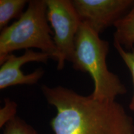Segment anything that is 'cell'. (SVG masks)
I'll list each match as a JSON object with an SVG mask.
<instances>
[{"instance_id":"cell-1","label":"cell","mask_w":134,"mask_h":134,"mask_svg":"<svg viewBox=\"0 0 134 134\" xmlns=\"http://www.w3.org/2000/svg\"><path fill=\"white\" fill-rule=\"evenodd\" d=\"M57 110L50 122L55 134H134V120L115 100L85 96L63 86H42Z\"/></svg>"},{"instance_id":"cell-2","label":"cell","mask_w":134,"mask_h":134,"mask_svg":"<svg viewBox=\"0 0 134 134\" xmlns=\"http://www.w3.org/2000/svg\"><path fill=\"white\" fill-rule=\"evenodd\" d=\"M109 43L82 23L75 37V54L72 63L75 70L87 72L94 88L90 96L99 100H115L127 93L126 87L118 76L108 69L106 57Z\"/></svg>"},{"instance_id":"cell-3","label":"cell","mask_w":134,"mask_h":134,"mask_svg":"<svg viewBox=\"0 0 134 134\" xmlns=\"http://www.w3.org/2000/svg\"><path fill=\"white\" fill-rule=\"evenodd\" d=\"M46 0H31L21 16L0 34V64L15 50L38 48L57 59V51L48 25Z\"/></svg>"},{"instance_id":"cell-4","label":"cell","mask_w":134,"mask_h":134,"mask_svg":"<svg viewBox=\"0 0 134 134\" xmlns=\"http://www.w3.org/2000/svg\"><path fill=\"white\" fill-rule=\"evenodd\" d=\"M48 21L53 30V40L57 51V69L62 70L65 61L72 62L75 37L82 22L72 1L46 0Z\"/></svg>"},{"instance_id":"cell-5","label":"cell","mask_w":134,"mask_h":134,"mask_svg":"<svg viewBox=\"0 0 134 134\" xmlns=\"http://www.w3.org/2000/svg\"><path fill=\"white\" fill-rule=\"evenodd\" d=\"M81 22L99 35L130 9L134 0H73Z\"/></svg>"},{"instance_id":"cell-6","label":"cell","mask_w":134,"mask_h":134,"mask_svg":"<svg viewBox=\"0 0 134 134\" xmlns=\"http://www.w3.org/2000/svg\"><path fill=\"white\" fill-rule=\"evenodd\" d=\"M52 58L48 53L42 52H36L32 49L26 50L21 56L10 54L6 57L0 68V89L18 85H31L38 82L44 74V70L40 68L32 73L24 75L21 67L29 62H41L46 63Z\"/></svg>"},{"instance_id":"cell-7","label":"cell","mask_w":134,"mask_h":134,"mask_svg":"<svg viewBox=\"0 0 134 134\" xmlns=\"http://www.w3.org/2000/svg\"><path fill=\"white\" fill-rule=\"evenodd\" d=\"M114 43H117L126 50L134 46V4L129 11L114 24Z\"/></svg>"},{"instance_id":"cell-8","label":"cell","mask_w":134,"mask_h":134,"mask_svg":"<svg viewBox=\"0 0 134 134\" xmlns=\"http://www.w3.org/2000/svg\"><path fill=\"white\" fill-rule=\"evenodd\" d=\"M29 1L26 0H0V29H3L11 19L23 14V10Z\"/></svg>"},{"instance_id":"cell-9","label":"cell","mask_w":134,"mask_h":134,"mask_svg":"<svg viewBox=\"0 0 134 134\" xmlns=\"http://www.w3.org/2000/svg\"><path fill=\"white\" fill-rule=\"evenodd\" d=\"M3 134H38L31 125L16 116L4 126Z\"/></svg>"},{"instance_id":"cell-10","label":"cell","mask_w":134,"mask_h":134,"mask_svg":"<svg viewBox=\"0 0 134 134\" xmlns=\"http://www.w3.org/2000/svg\"><path fill=\"white\" fill-rule=\"evenodd\" d=\"M114 45L115 49L120 55V57L129 70L131 75L133 86V93L129 104V109L134 112V47L130 50H126L117 43H114Z\"/></svg>"},{"instance_id":"cell-11","label":"cell","mask_w":134,"mask_h":134,"mask_svg":"<svg viewBox=\"0 0 134 134\" xmlns=\"http://www.w3.org/2000/svg\"><path fill=\"white\" fill-rule=\"evenodd\" d=\"M18 104L16 102L4 99V105L0 109V127L2 128L16 116Z\"/></svg>"}]
</instances>
